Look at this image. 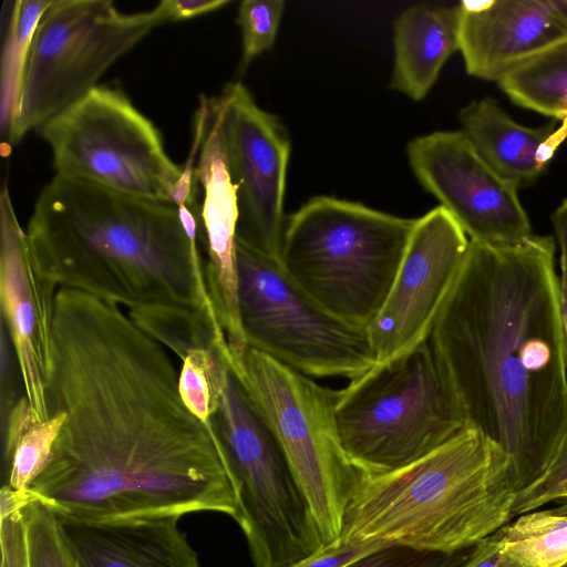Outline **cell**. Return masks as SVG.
Segmentation results:
<instances>
[{"label":"cell","mask_w":567,"mask_h":567,"mask_svg":"<svg viewBox=\"0 0 567 567\" xmlns=\"http://www.w3.org/2000/svg\"><path fill=\"white\" fill-rule=\"evenodd\" d=\"M228 0H164L156 7L165 21H181L216 11Z\"/></svg>","instance_id":"836d02e7"},{"label":"cell","mask_w":567,"mask_h":567,"mask_svg":"<svg viewBox=\"0 0 567 567\" xmlns=\"http://www.w3.org/2000/svg\"><path fill=\"white\" fill-rule=\"evenodd\" d=\"M28 502L29 495L27 493H17L9 486H1V567H28L23 513Z\"/></svg>","instance_id":"f1b7e54d"},{"label":"cell","mask_w":567,"mask_h":567,"mask_svg":"<svg viewBox=\"0 0 567 567\" xmlns=\"http://www.w3.org/2000/svg\"><path fill=\"white\" fill-rule=\"evenodd\" d=\"M414 223L316 196L286 218L280 264L324 310L368 330L390 292Z\"/></svg>","instance_id":"5b68a950"},{"label":"cell","mask_w":567,"mask_h":567,"mask_svg":"<svg viewBox=\"0 0 567 567\" xmlns=\"http://www.w3.org/2000/svg\"><path fill=\"white\" fill-rule=\"evenodd\" d=\"M517 493L509 457L466 426L405 466L364 475L340 537L458 553L509 523Z\"/></svg>","instance_id":"277c9868"},{"label":"cell","mask_w":567,"mask_h":567,"mask_svg":"<svg viewBox=\"0 0 567 567\" xmlns=\"http://www.w3.org/2000/svg\"><path fill=\"white\" fill-rule=\"evenodd\" d=\"M45 399L64 423L27 492L56 515L236 516L213 425L185 404L171 352L121 306L58 289Z\"/></svg>","instance_id":"6da1fadb"},{"label":"cell","mask_w":567,"mask_h":567,"mask_svg":"<svg viewBox=\"0 0 567 567\" xmlns=\"http://www.w3.org/2000/svg\"><path fill=\"white\" fill-rule=\"evenodd\" d=\"M550 220L556 246L559 249L560 276L558 277V291L567 353V197L554 210Z\"/></svg>","instance_id":"1f68e13d"},{"label":"cell","mask_w":567,"mask_h":567,"mask_svg":"<svg viewBox=\"0 0 567 567\" xmlns=\"http://www.w3.org/2000/svg\"><path fill=\"white\" fill-rule=\"evenodd\" d=\"M406 154L420 184L470 240L515 244L533 235L518 188L482 158L462 130L415 137Z\"/></svg>","instance_id":"5bb4252c"},{"label":"cell","mask_w":567,"mask_h":567,"mask_svg":"<svg viewBox=\"0 0 567 567\" xmlns=\"http://www.w3.org/2000/svg\"><path fill=\"white\" fill-rule=\"evenodd\" d=\"M193 126L190 152L195 155V176L203 188L199 227L206 251L205 280L227 343L230 350L240 351L247 344L238 307L236 238L239 208L228 168L217 95L199 99Z\"/></svg>","instance_id":"2e32d148"},{"label":"cell","mask_w":567,"mask_h":567,"mask_svg":"<svg viewBox=\"0 0 567 567\" xmlns=\"http://www.w3.org/2000/svg\"><path fill=\"white\" fill-rule=\"evenodd\" d=\"M23 513L28 567H75L71 548L54 512L30 497Z\"/></svg>","instance_id":"484cf974"},{"label":"cell","mask_w":567,"mask_h":567,"mask_svg":"<svg viewBox=\"0 0 567 567\" xmlns=\"http://www.w3.org/2000/svg\"><path fill=\"white\" fill-rule=\"evenodd\" d=\"M52 0L13 2L1 65V132L9 141L17 113L29 51L37 27Z\"/></svg>","instance_id":"d4e9b609"},{"label":"cell","mask_w":567,"mask_h":567,"mask_svg":"<svg viewBox=\"0 0 567 567\" xmlns=\"http://www.w3.org/2000/svg\"><path fill=\"white\" fill-rule=\"evenodd\" d=\"M239 319L247 347L310 378L350 380L377 364L368 330L319 306L279 260L236 238Z\"/></svg>","instance_id":"30bf717a"},{"label":"cell","mask_w":567,"mask_h":567,"mask_svg":"<svg viewBox=\"0 0 567 567\" xmlns=\"http://www.w3.org/2000/svg\"><path fill=\"white\" fill-rule=\"evenodd\" d=\"M461 7L417 4L394 21L391 87L423 100L447 59L460 47Z\"/></svg>","instance_id":"ffe728a7"},{"label":"cell","mask_w":567,"mask_h":567,"mask_svg":"<svg viewBox=\"0 0 567 567\" xmlns=\"http://www.w3.org/2000/svg\"><path fill=\"white\" fill-rule=\"evenodd\" d=\"M567 501V429L540 474L518 491L512 516H519L550 503Z\"/></svg>","instance_id":"83f0119b"},{"label":"cell","mask_w":567,"mask_h":567,"mask_svg":"<svg viewBox=\"0 0 567 567\" xmlns=\"http://www.w3.org/2000/svg\"><path fill=\"white\" fill-rule=\"evenodd\" d=\"M0 243L1 323L10 336L32 414L47 421L45 386L59 287L33 257L7 186L0 196Z\"/></svg>","instance_id":"9a60e30c"},{"label":"cell","mask_w":567,"mask_h":567,"mask_svg":"<svg viewBox=\"0 0 567 567\" xmlns=\"http://www.w3.org/2000/svg\"><path fill=\"white\" fill-rule=\"evenodd\" d=\"M467 74L497 82L514 65L567 39V0L461 1Z\"/></svg>","instance_id":"e0dca14e"},{"label":"cell","mask_w":567,"mask_h":567,"mask_svg":"<svg viewBox=\"0 0 567 567\" xmlns=\"http://www.w3.org/2000/svg\"><path fill=\"white\" fill-rule=\"evenodd\" d=\"M558 504H559V506L554 508L553 511L558 514H567V501L558 503Z\"/></svg>","instance_id":"e575fe53"},{"label":"cell","mask_w":567,"mask_h":567,"mask_svg":"<svg viewBox=\"0 0 567 567\" xmlns=\"http://www.w3.org/2000/svg\"><path fill=\"white\" fill-rule=\"evenodd\" d=\"M1 423L2 486L27 493L51 456L64 414L54 413L47 421H38L25 395H22Z\"/></svg>","instance_id":"44dd1931"},{"label":"cell","mask_w":567,"mask_h":567,"mask_svg":"<svg viewBox=\"0 0 567 567\" xmlns=\"http://www.w3.org/2000/svg\"><path fill=\"white\" fill-rule=\"evenodd\" d=\"M470 553L446 554L402 544L384 545L344 567H462Z\"/></svg>","instance_id":"f546056e"},{"label":"cell","mask_w":567,"mask_h":567,"mask_svg":"<svg viewBox=\"0 0 567 567\" xmlns=\"http://www.w3.org/2000/svg\"><path fill=\"white\" fill-rule=\"evenodd\" d=\"M285 4L282 0H244L240 2L237 23L241 31V70L272 47Z\"/></svg>","instance_id":"4316f807"},{"label":"cell","mask_w":567,"mask_h":567,"mask_svg":"<svg viewBox=\"0 0 567 567\" xmlns=\"http://www.w3.org/2000/svg\"><path fill=\"white\" fill-rule=\"evenodd\" d=\"M56 517L75 567H198L197 554L178 526V515L102 520Z\"/></svg>","instance_id":"ac0fdd59"},{"label":"cell","mask_w":567,"mask_h":567,"mask_svg":"<svg viewBox=\"0 0 567 567\" xmlns=\"http://www.w3.org/2000/svg\"><path fill=\"white\" fill-rule=\"evenodd\" d=\"M468 245L467 235L441 205L415 218L390 292L368 328L377 364L430 339Z\"/></svg>","instance_id":"7c38bea8"},{"label":"cell","mask_w":567,"mask_h":567,"mask_svg":"<svg viewBox=\"0 0 567 567\" xmlns=\"http://www.w3.org/2000/svg\"><path fill=\"white\" fill-rule=\"evenodd\" d=\"M229 367L279 443L324 545L340 538L346 511L363 474L337 430V390L246 347Z\"/></svg>","instance_id":"52a82bcc"},{"label":"cell","mask_w":567,"mask_h":567,"mask_svg":"<svg viewBox=\"0 0 567 567\" xmlns=\"http://www.w3.org/2000/svg\"><path fill=\"white\" fill-rule=\"evenodd\" d=\"M462 567H523L508 556L501 547L495 533L470 551Z\"/></svg>","instance_id":"d6a6232c"},{"label":"cell","mask_w":567,"mask_h":567,"mask_svg":"<svg viewBox=\"0 0 567 567\" xmlns=\"http://www.w3.org/2000/svg\"><path fill=\"white\" fill-rule=\"evenodd\" d=\"M495 535L502 549L523 567L567 565V514L533 511L507 523Z\"/></svg>","instance_id":"cb8c5ba5"},{"label":"cell","mask_w":567,"mask_h":567,"mask_svg":"<svg viewBox=\"0 0 567 567\" xmlns=\"http://www.w3.org/2000/svg\"><path fill=\"white\" fill-rule=\"evenodd\" d=\"M554 236L470 240L430 340L467 425L511 460L518 491L567 429V353Z\"/></svg>","instance_id":"7a4b0ae2"},{"label":"cell","mask_w":567,"mask_h":567,"mask_svg":"<svg viewBox=\"0 0 567 567\" xmlns=\"http://www.w3.org/2000/svg\"><path fill=\"white\" fill-rule=\"evenodd\" d=\"M126 311L181 361L199 349L228 346L220 323L199 310L179 305H150Z\"/></svg>","instance_id":"603a6c76"},{"label":"cell","mask_w":567,"mask_h":567,"mask_svg":"<svg viewBox=\"0 0 567 567\" xmlns=\"http://www.w3.org/2000/svg\"><path fill=\"white\" fill-rule=\"evenodd\" d=\"M212 423L255 566L289 567L320 550L324 543L284 452L229 365Z\"/></svg>","instance_id":"ba28073f"},{"label":"cell","mask_w":567,"mask_h":567,"mask_svg":"<svg viewBox=\"0 0 567 567\" xmlns=\"http://www.w3.org/2000/svg\"><path fill=\"white\" fill-rule=\"evenodd\" d=\"M198 215L54 175L40 192L27 236L59 288L126 308L179 305L218 321L200 255Z\"/></svg>","instance_id":"3957f363"},{"label":"cell","mask_w":567,"mask_h":567,"mask_svg":"<svg viewBox=\"0 0 567 567\" xmlns=\"http://www.w3.org/2000/svg\"><path fill=\"white\" fill-rule=\"evenodd\" d=\"M516 105L567 120V39L511 68L497 81Z\"/></svg>","instance_id":"7402d4cb"},{"label":"cell","mask_w":567,"mask_h":567,"mask_svg":"<svg viewBox=\"0 0 567 567\" xmlns=\"http://www.w3.org/2000/svg\"><path fill=\"white\" fill-rule=\"evenodd\" d=\"M157 7L124 13L110 0H52L33 34L8 144L75 104L153 29Z\"/></svg>","instance_id":"9c48e42d"},{"label":"cell","mask_w":567,"mask_h":567,"mask_svg":"<svg viewBox=\"0 0 567 567\" xmlns=\"http://www.w3.org/2000/svg\"><path fill=\"white\" fill-rule=\"evenodd\" d=\"M39 133L55 175L174 203L184 168L168 156L153 122L120 90L97 85Z\"/></svg>","instance_id":"8fae6325"},{"label":"cell","mask_w":567,"mask_h":567,"mask_svg":"<svg viewBox=\"0 0 567 567\" xmlns=\"http://www.w3.org/2000/svg\"><path fill=\"white\" fill-rule=\"evenodd\" d=\"M565 567H567V565Z\"/></svg>","instance_id":"d590c367"},{"label":"cell","mask_w":567,"mask_h":567,"mask_svg":"<svg viewBox=\"0 0 567 567\" xmlns=\"http://www.w3.org/2000/svg\"><path fill=\"white\" fill-rule=\"evenodd\" d=\"M391 543L339 538L289 567H344L358 558Z\"/></svg>","instance_id":"4dcf8cb0"},{"label":"cell","mask_w":567,"mask_h":567,"mask_svg":"<svg viewBox=\"0 0 567 567\" xmlns=\"http://www.w3.org/2000/svg\"><path fill=\"white\" fill-rule=\"evenodd\" d=\"M334 419L347 456L365 476L405 466L468 426L430 339L337 390Z\"/></svg>","instance_id":"8992f818"},{"label":"cell","mask_w":567,"mask_h":567,"mask_svg":"<svg viewBox=\"0 0 567 567\" xmlns=\"http://www.w3.org/2000/svg\"><path fill=\"white\" fill-rule=\"evenodd\" d=\"M458 120L482 158L518 189L542 175L567 137V120L558 128L554 123L525 126L492 97L471 102L460 111Z\"/></svg>","instance_id":"d6986e66"},{"label":"cell","mask_w":567,"mask_h":567,"mask_svg":"<svg viewBox=\"0 0 567 567\" xmlns=\"http://www.w3.org/2000/svg\"><path fill=\"white\" fill-rule=\"evenodd\" d=\"M227 162L237 189V237L280 261L290 140L274 114L239 82L218 95Z\"/></svg>","instance_id":"4fadbf2b"}]
</instances>
